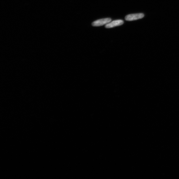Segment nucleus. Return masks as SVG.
I'll return each mask as SVG.
<instances>
[{
  "mask_svg": "<svg viewBox=\"0 0 179 179\" xmlns=\"http://www.w3.org/2000/svg\"><path fill=\"white\" fill-rule=\"evenodd\" d=\"M144 17V15L142 13L131 14L126 15L125 17V20L128 21H132L141 19Z\"/></svg>",
  "mask_w": 179,
  "mask_h": 179,
  "instance_id": "1",
  "label": "nucleus"
},
{
  "mask_svg": "<svg viewBox=\"0 0 179 179\" xmlns=\"http://www.w3.org/2000/svg\"><path fill=\"white\" fill-rule=\"evenodd\" d=\"M111 18H106L94 21L92 24V25L94 27H99L104 25L111 22Z\"/></svg>",
  "mask_w": 179,
  "mask_h": 179,
  "instance_id": "2",
  "label": "nucleus"
},
{
  "mask_svg": "<svg viewBox=\"0 0 179 179\" xmlns=\"http://www.w3.org/2000/svg\"><path fill=\"white\" fill-rule=\"evenodd\" d=\"M124 23L123 20H115L106 24L105 27L106 28H110L121 26Z\"/></svg>",
  "mask_w": 179,
  "mask_h": 179,
  "instance_id": "3",
  "label": "nucleus"
}]
</instances>
